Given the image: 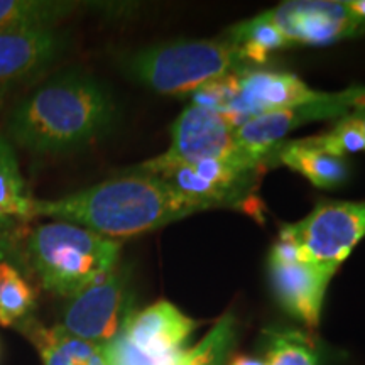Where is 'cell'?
<instances>
[{
	"instance_id": "28",
	"label": "cell",
	"mask_w": 365,
	"mask_h": 365,
	"mask_svg": "<svg viewBox=\"0 0 365 365\" xmlns=\"http://www.w3.org/2000/svg\"><path fill=\"white\" fill-rule=\"evenodd\" d=\"M227 365H266V362H264V359L261 357L237 354V355H232V357H228Z\"/></svg>"
},
{
	"instance_id": "22",
	"label": "cell",
	"mask_w": 365,
	"mask_h": 365,
	"mask_svg": "<svg viewBox=\"0 0 365 365\" xmlns=\"http://www.w3.org/2000/svg\"><path fill=\"white\" fill-rule=\"evenodd\" d=\"M266 365H318L314 344L299 331H271L264 355Z\"/></svg>"
},
{
	"instance_id": "10",
	"label": "cell",
	"mask_w": 365,
	"mask_h": 365,
	"mask_svg": "<svg viewBox=\"0 0 365 365\" xmlns=\"http://www.w3.org/2000/svg\"><path fill=\"white\" fill-rule=\"evenodd\" d=\"M349 113H352V105H350L349 93L344 90L339 93H330L323 102L250 117L237 127L235 139L245 158L261 168L274 148L282 143V137L294 130L296 127L313 120H322V118H344Z\"/></svg>"
},
{
	"instance_id": "29",
	"label": "cell",
	"mask_w": 365,
	"mask_h": 365,
	"mask_svg": "<svg viewBox=\"0 0 365 365\" xmlns=\"http://www.w3.org/2000/svg\"><path fill=\"white\" fill-rule=\"evenodd\" d=\"M346 6H349L350 11H352L355 16L359 17L360 22L365 26V0H349Z\"/></svg>"
},
{
	"instance_id": "2",
	"label": "cell",
	"mask_w": 365,
	"mask_h": 365,
	"mask_svg": "<svg viewBox=\"0 0 365 365\" xmlns=\"http://www.w3.org/2000/svg\"><path fill=\"white\" fill-rule=\"evenodd\" d=\"M205 210L213 207L161 178L129 171L61 198H34V217L76 223L112 240L148 234Z\"/></svg>"
},
{
	"instance_id": "23",
	"label": "cell",
	"mask_w": 365,
	"mask_h": 365,
	"mask_svg": "<svg viewBox=\"0 0 365 365\" xmlns=\"http://www.w3.org/2000/svg\"><path fill=\"white\" fill-rule=\"evenodd\" d=\"M303 143L309 148L323 150L336 158H345L349 154L362 153L365 150V137L349 117L340 118L330 132L319 135L304 137Z\"/></svg>"
},
{
	"instance_id": "6",
	"label": "cell",
	"mask_w": 365,
	"mask_h": 365,
	"mask_svg": "<svg viewBox=\"0 0 365 365\" xmlns=\"http://www.w3.org/2000/svg\"><path fill=\"white\" fill-rule=\"evenodd\" d=\"M365 237V202H322L301 222L282 227L279 239L301 261L339 269Z\"/></svg>"
},
{
	"instance_id": "13",
	"label": "cell",
	"mask_w": 365,
	"mask_h": 365,
	"mask_svg": "<svg viewBox=\"0 0 365 365\" xmlns=\"http://www.w3.org/2000/svg\"><path fill=\"white\" fill-rule=\"evenodd\" d=\"M336 271L301 259L269 255V277L277 301L284 312L312 328L318 325L327 287Z\"/></svg>"
},
{
	"instance_id": "3",
	"label": "cell",
	"mask_w": 365,
	"mask_h": 365,
	"mask_svg": "<svg viewBox=\"0 0 365 365\" xmlns=\"http://www.w3.org/2000/svg\"><path fill=\"white\" fill-rule=\"evenodd\" d=\"M24 255L46 291L70 299L117 267L120 242L76 223L53 220L33 228Z\"/></svg>"
},
{
	"instance_id": "24",
	"label": "cell",
	"mask_w": 365,
	"mask_h": 365,
	"mask_svg": "<svg viewBox=\"0 0 365 365\" xmlns=\"http://www.w3.org/2000/svg\"><path fill=\"white\" fill-rule=\"evenodd\" d=\"M240 73H232V75L223 76V78L213 80L208 85L196 90L193 93V103L223 113L228 108V105L232 103V100L235 98L237 91H239Z\"/></svg>"
},
{
	"instance_id": "11",
	"label": "cell",
	"mask_w": 365,
	"mask_h": 365,
	"mask_svg": "<svg viewBox=\"0 0 365 365\" xmlns=\"http://www.w3.org/2000/svg\"><path fill=\"white\" fill-rule=\"evenodd\" d=\"M328 95L309 88L293 73L245 70L240 73L239 91L223 115L237 129L254 115L318 103L327 100Z\"/></svg>"
},
{
	"instance_id": "4",
	"label": "cell",
	"mask_w": 365,
	"mask_h": 365,
	"mask_svg": "<svg viewBox=\"0 0 365 365\" xmlns=\"http://www.w3.org/2000/svg\"><path fill=\"white\" fill-rule=\"evenodd\" d=\"M127 76L163 95L195 93L210 81L249 70L230 41H178L150 46L124 59Z\"/></svg>"
},
{
	"instance_id": "17",
	"label": "cell",
	"mask_w": 365,
	"mask_h": 365,
	"mask_svg": "<svg viewBox=\"0 0 365 365\" xmlns=\"http://www.w3.org/2000/svg\"><path fill=\"white\" fill-rule=\"evenodd\" d=\"M19 328L39 350L44 365H110L103 346L81 340L63 327H54L49 331L31 318Z\"/></svg>"
},
{
	"instance_id": "18",
	"label": "cell",
	"mask_w": 365,
	"mask_h": 365,
	"mask_svg": "<svg viewBox=\"0 0 365 365\" xmlns=\"http://www.w3.org/2000/svg\"><path fill=\"white\" fill-rule=\"evenodd\" d=\"M75 9L58 0H0V34L58 27Z\"/></svg>"
},
{
	"instance_id": "9",
	"label": "cell",
	"mask_w": 365,
	"mask_h": 365,
	"mask_svg": "<svg viewBox=\"0 0 365 365\" xmlns=\"http://www.w3.org/2000/svg\"><path fill=\"white\" fill-rule=\"evenodd\" d=\"M68 49L59 27L0 34V103L38 81Z\"/></svg>"
},
{
	"instance_id": "21",
	"label": "cell",
	"mask_w": 365,
	"mask_h": 365,
	"mask_svg": "<svg viewBox=\"0 0 365 365\" xmlns=\"http://www.w3.org/2000/svg\"><path fill=\"white\" fill-rule=\"evenodd\" d=\"M27 269L16 271L0 287V325L21 327L36 308V291L27 277Z\"/></svg>"
},
{
	"instance_id": "25",
	"label": "cell",
	"mask_w": 365,
	"mask_h": 365,
	"mask_svg": "<svg viewBox=\"0 0 365 365\" xmlns=\"http://www.w3.org/2000/svg\"><path fill=\"white\" fill-rule=\"evenodd\" d=\"M103 352L110 365H161L163 362L148 357V355L137 350L129 340L125 339L124 333L115 336L110 344L103 346ZM166 362V360H164Z\"/></svg>"
},
{
	"instance_id": "20",
	"label": "cell",
	"mask_w": 365,
	"mask_h": 365,
	"mask_svg": "<svg viewBox=\"0 0 365 365\" xmlns=\"http://www.w3.org/2000/svg\"><path fill=\"white\" fill-rule=\"evenodd\" d=\"M234 318L218 319L217 325L188 350H181L161 365H225L234 344Z\"/></svg>"
},
{
	"instance_id": "15",
	"label": "cell",
	"mask_w": 365,
	"mask_h": 365,
	"mask_svg": "<svg viewBox=\"0 0 365 365\" xmlns=\"http://www.w3.org/2000/svg\"><path fill=\"white\" fill-rule=\"evenodd\" d=\"M276 159L301 176H304L313 186L322 190H333L345 185L349 180L350 168L345 158H336L323 150L313 149L303 143V139L281 143L269 154L266 161Z\"/></svg>"
},
{
	"instance_id": "1",
	"label": "cell",
	"mask_w": 365,
	"mask_h": 365,
	"mask_svg": "<svg viewBox=\"0 0 365 365\" xmlns=\"http://www.w3.org/2000/svg\"><path fill=\"white\" fill-rule=\"evenodd\" d=\"M117 103L110 88L81 70L51 76L9 112L4 134L36 156L83 149L112 129Z\"/></svg>"
},
{
	"instance_id": "26",
	"label": "cell",
	"mask_w": 365,
	"mask_h": 365,
	"mask_svg": "<svg viewBox=\"0 0 365 365\" xmlns=\"http://www.w3.org/2000/svg\"><path fill=\"white\" fill-rule=\"evenodd\" d=\"M24 252L17 247L11 234H0V287L11 274L27 269Z\"/></svg>"
},
{
	"instance_id": "27",
	"label": "cell",
	"mask_w": 365,
	"mask_h": 365,
	"mask_svg": "<svg viewBox=\"0 0 365 365\" xmlns=\"http://www.w3.org/2000/svg\"><path fill=\"white\" fill-rule=\"evenodd\" d=\"M346 91L352 103V113L365 112V86H352V88H346Z\"/></svg>"
},
{
	"instance_id": "12",
	"label": "cell",
	"mask_w": 365,
	"mask_h": 365,
	"mask_svg": "<svg viewBox=\"0 0 365 365\" xmlns=\"http://www.w3.org/2000/svg\"><path fill=\"white\" fill-rule=\"evenodd\" d=\"M255 171L257 168L240 163L208 159V161L168 168L154 176L170 182L173 188L191 198L210 203L213 208H234L242 207L247 198Z\"/></svg>"
},
{
	"instance_id": "16",
	"label": "cell",
	"mask_w": 365,
	"mask_h": 365,
	"mask_svg": "<svg viewBox=\"0 0 365 365\" xmlns=\"http://www.w3.org/2000/svg\"><path fill=\"white\" fill-rule=\"evenodd\" d=\"M33 218L34 198L27 191L16 148L0 130V234H11Z\"/></svg>"
},
{
	"instance_id": "14",
	"label": "cell",
	"mask_w": 365,
	"mask_h": 365,
	"mask_svg": "<svg viewBox=\"0 0 365 365\" xmlns=\"http://www.w3.org/2000/svg\"><path fill=\"white\" fill-rule=\"evenodd\" d=\"M198 323L186 317L170 301H156L150 307L130 313L122 333L137 350L164 362L181 352Z\"/></svg>"
},
{
	"instance_id": "19",
	"label": "cell",
	"mask_w": 365,
	"mask_h": 365,
	"mask_svg": "<svg viewBox=\"0 0 365 365\" xmlns=\"http://www.w3.org/2000/svg\"><path fill=\"white\" fill-rule=\"evenodd\" d=\"M225 39L240 49L247 63H264L267 61L269 54L277 49L291 48L267 12L234 26L228 31Z\"/></svg>"
},
{
	"instance_id": "30",
	"label": "cell",
	"mask_w": 365,
	"mask_h": 365,
	"mask_svg": "<svg viewBox=\"0 0 365 365\" xmlns=\"http://www.w3.org/2000/svg\"><path fill=\"white\" fill-rule=\"evenodd\" d=\"M346 117L354 122V125L357 127L365 137V112H354V113H349Z\"/></svg>"
},
{
	"instance_id": "8",
	"label": "cell",
	"mask_w": 365,
	"mask_h": 365,
	"mask_svg": "<svg viewBox=\"0 0 365 365\" xmlns=\"http://www.w3.org/2000/svg\"><path fill=\"white\" fill-rule=\"evenodd\" d=\"M291 46H327L365 33V26L346 2L291 0L267 11Z\"/></svg>"
},
{
	"instance_id": "7",
	"label": "cell",
	"mask_w": 365,
	"mask_h": 365,
	"mask_svg": "<svg viewBox=\"0 0 365 365\" xmlns=\"http://www.w3.org/2000/svg\"><path fill=\"white\" fill-rule=\"evenodd\" d=\"M129 277L113 269L102 279L71 296L63 313V328L78 339L105 346L124 330L129 309Z\"/></svg>"
},
{
	"instance_id": "5",
	"label": "cell",
	"mask_w": 365,
	"mask_h": 365,
	"mask_svg": "<svg viewBox=\"0 0 365 365\" xmlns=\"http://www.w3.org/2000/svg\"><path fill=\"white\" fill-rule=\"evenodd\" d=\"M208 159L257 168L245 158L235 139V127L222 112L191 103L171 127V145L161 156L140 163L129 173L158 175L163 170Z\"/></svg>"
}]
</instances>
